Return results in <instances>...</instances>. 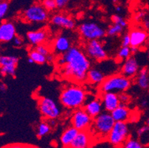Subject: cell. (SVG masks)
<instances>
[{
    "instance_id": "obj_26",
    "label": "cell",
    "mask_w": 149,
    "mask_h": 148,
    "mask_svg": "<svg viewBox=\"0 0 149 148\" xmlns=\"http://www.w3.org/2000/svg\"><path fill=\"white\" fill-rule=\"evenodd\" d=\"M28 57L33 59L34 63L38 64V65H43V64L48 62L47 56L42 55L40 52H38L34 48L31 50L30 52L28 53Z\"/></svg>"
},
{
    "instance_id": "obj_36",
    "label": "cell",
    "mask_w": 149,
    "mask_h": 148,
    "mask_svg": "<svg viewBox=\"0 0 149 148\" xmlns=\"http://www.w3.org/2000/svg\"><path fill=\"white\" fill-rule=\"evenodd\" d=\"M122 46H126L130 47L131 46V37H130L129 33H125L123 36L121 41Z\"/></svg>"
},
{
    "instance_id": "obj_4",
    "label": "cell",
    "mask_w": 149,
    "mask_h": 148,
    "mask_svg": "<svg viewBox=\"0 0 149 148\" xmlns=\"http://www.w3.org/2000/svg\"><path fill=\"white\" fill-rule=\"evenodd\" d=\"M131 79L122 73H115L106 77L100 85V93H120L127 91L131 86Z\"/></svg>"
},
{
    "instance_id": "obj_6",
    "label": "cell",
    "mask_w": 149,
    "mask_h": 148,
    "mask_svg": "<svg viewBox=\"0 0 149 148\" xmlns=\"http://www.w3.org/2000/svg\"><path fill=\"white\" fill-rule=\"evenodd\" d=\"M22 16L26 22L44 23L49 19V12L41 3H34L22 12Z\"/></svg>"
},
{
    "instance_id": "obj_45",
    "label": "cell",
    "mask_w": 149,
    "mask_h": 148,
    "mask_svg": "<svg viewBox=\"0 0 149 148\" xmlns=\"http://www.w3.org/2000/svg\"><path fill=\"white\" fill-rule=\"evenodd\" d=\"M7 89V87L5 84H1L0 85V90L2 92H5Z\"/></svg>"
},
{
    "instance_id": "obj_16",
    "label": "cell",
    "mask_w": 149,
    "mask_h": 148,
    "mask_svg": "<svg viewBox=\"0 0 149 148\" xmlns=\"http://www.w3.org/2000/svg\"><path fill=\"white\" fill-rule=\"evenodd\" d=\"M139 71V66L134 57L131 56L125 60L121 67V73L130 79L136 76Z\"/></svg>"
},
{
    "instance_id": "obj_25",
    "label": "cell",
    "mask_w": 149,
    "mask_h": 148,
    "mask_svg": "<svg viewBox=\"0 0 149 148\" xmlns=\"http://www.w3.org/2000/svg\"><path fill=\"white\" fill-rule=\"evenodd\" d=\"M51 127H52L49 124V122H46V121H43V122H40L36 127V135L39 138L45 137L51 132Z\"/></svg>"
},
{
    "instance_id": "obj_52",
    "label": "cell",
    "mask_w": 149,
    "mask_h": 148,
    "mask_svg": "<svg viewBox=\"0 0 149 148\" xmlns=\"http://www.w3.org/2000/svg\"><path fill=\"white\" fill-rule=\"evenodd\" d=\"M3 1H7V0H0V2H3Z\"/></svg>"
},
{
    "instance_id": "obj_39",
    "label": "cell",
    "mask_w": 149,
    "mask_h": 148,
    "mask_svg": "<svg viewBox=\"0 0 149 148\" xmlns=\"http://www.w3.org/2000/svg\"><path fill=\"white\" fill-rule=\"evenodd\" d=\"M145 16H146V13L143 11H140L135 15L134 19L136 20V22H139L140 20H142L143 18H144Z\"/></svg>"
},
{
    "instance_id": "obj_2",
    "label": "cell",
    "mask_w": 149,
    "mask_h": 148,
    "mask_svg": "<svg viewBox=\"0 0 149 148\" xmlns=\"http://www.w3.org/2000/svg\"><path fill=\"white\" fill-rule=\"evenodd\" d=\"M87 99V92L83 87L79 85L65 87L59 96V101L62 105L68 110L83 108Z\"/></svg>"
},
{
    "instance_id": "obj_35",
    "label": "cell",
    "mask_w": 149,
    "mask_h": 148,
    "mask_svg": "<svg viewBox=\"0 0 149 148\" xmlns=\"http://www.w3.org/2000/svg\"><path fill=\"white\" fill-rule=\"evenodd\" d=\"M119 98H120V104H128L131 101V96L125 92L119 93Z\"/></svg>"
},
{
    "instance_id": "obj_28",
    "label": "cell",
    "mask_w": 149,
    "mask_h": 148,
    "mask_svg": "<svg viewBox=\"0 0 149 148\" xmlns=\"http://www.w3.org/2000/svg\"><path fill=\"white\" fill-rule=\"evenodd\" d=\"M131 47H126V46H122L119 49L118 53H117V59L120 61H125L131 56Z\"/></svg>"
},
{
    "instance_id": "obj_50",
    "label": "cell",
    "mask_w": 149,
    "mask_h": 148,
    "mask_svg": "<svg viewBox=\"0 0 149 148\" xmlns=\"http://www.w3.org/2000/svg\"><path fill=\"white\" fill-rule=\"evenodd\" d=\"M146 124H148V125L149 126V118L147 119V121H146Z\"/></svg>"
},
{
    "instance_id": "obj_29",
    "label": "cell",
    "mask_w": 149,
    "mask_h": 148,
    "mask_svg": "<svg viewBox=\"0 0 149 148\" xmlns=\"http://www.w3.org/2000/svg\"><path fill=\"white\" fill-rule=\"evenodd\" d=\"M123 148H144L143 144L137 139L134 138H129L125 142Z\"/></svg>"
},
{
    "instance_id": "obj_43",
    "label": "cell",
    "mask_w": 149,
    "mask_h": 148,
    "mask_svg": "<svg viewBox=\"0 0 149 148\" xmlns=\"http://www.w3.org/2000/svg\"><path fill=\"white\" fill-rule=\"evenodd\" d=\"M143 25H144V28L146 30H149V20L148 19H145L143 21Z\"/></svg>"
},
{
    "instance_id": "obj_33",
    "label": "cell",
    "mask_w": 149,
    "mask_h": 148,
    "mask_svg": "<svg viewBox=\"0 0 149 148\" xmlns=\"http://www.w3.org/2000/svg\"><path fill=\"white\" fill-rule=\"evenodd\" d=\"M35 50L40 52V54H42V55L45 56H48L51 55V50L49 49V47L47 45H45V44H38V45L35 46L34 47Z\"/></svg>"
},
{
    "instance_id": "obj_30",
    "label": "cell",
    "mask_w": 149,
    "mask_h": 148,
    "mask_svg": "<svg viewBox=\"0 0 149 148\" xmlns=\"http://www.w3.org/2000/svg\"><path fill=\"white\" fill-rule=\"evenodd\" d=\"M41 5L48 12H53L57 9L56 0H41Z\"/></svg>"
},
{
    "instance_id": "obj_20",
    "label": "cell",
    "mask_w": 149,
    "mask_h": 148,
    "mask_svg": "<svg viewBox=\"0 0 149 148\" xmlns=\"http://www.w3.org/2000/svg\"><path fill=\"white\" fill-rule=\"evenodd\" d=\"M48 32L45 29L37 30V31H29L27 33V39L29 43L33 46L38 44H45L48 39Z\"/></svg>"
},
{
    "instance_id": "obj_17",
    "label": "cell",
    "mask_w": 149,
    "mask_h": 148,
    "mask_svg": "<svg viewBox=\"0 0 149 148\" xmlns=\"http://www.w3.org/2000/svg\"><path fill=\"white\" fill-rule=\"evenodd\" d=\"M71 47V40L65 34H60L56 36L53 42V49L54 52L59 56L67 52Z\"/></svg>"
},
{
    "instance_id": "obj_1",
    "label": "cell",
    "mask_w": 149,
    "mask_h": 148,
    "mask_svg": "<svg viewBox=\"0 0 149 148\" xmlns=\"http://www.w3.org/2000/svg\"><path fill=\"white\" fill-rule=\"evenodd\" d=\"M61 73L65 78L77 84L87 80V73L91 63L85 51L77 46L70 47L67 52L60 55L57 61Z\"/></svg>"
},
{
    "instance_id": "obj_32",
    "label": "cell",
    "mask_w": 149,
    "mask_h": 148,
    "mask_svg": "<svg viewBox=\"0 0 149 148\" xmlns=\"http://www.w3.org/2000/svg\"><path fill=\"white\" fill-rule=\"evenodd\" d=\"M111 21L113 24H119L120 26L123 27L124 28H126L128 26V22L123 16H119V15H113L111 16Z\"/></svg>"
},
{
    "instance_id": "obj_18",
    "label": "cell",
    "mask_w": 149,
    "mask_h": 148,
    "mask_svg": "<svg viewBox=\"0 0 149 148\" xmlns=\"http://www.w3.org/2000/svg\"><path fill=\"white\" fill-rule=\"evenodd\" d=\"M131 37V46L140 47L144 45L148 39L147 31L140 28H134L129 33Z\"/></svg>"
},
{
    "instance_id": "obj_21",
    "label": "cell",
    "mask_w": 149,
    "mask_h": 148,
    "mask_svg": "<svg viewBox=\"0 0 149 148\" xmlns=\"http://www.w3.org/2000/svg\"><path fill=\"white\" fill-rule=\"evenodd\" d=\"M111 114L115 122H127L131 118V110L126 104H120Z\"/></svg>"
},
{
    "instance_id": "obj_44",
    "label": "cell",
    "mask_w": 149,
    "mask_h": 148,
    "mask_svg": "<svg viewBox=\"0 0 149 148\" xmlns=\"http://www.w3.org/2000/svg\"><path fill=\"white\" fill-rule=\"evenodd\" d=\"M115 10H116V12H121L122 10H123V7L120 5H116V7H115Z\"/></svg>"
},
{
    "instance_id": "obj_46",
    "label": "cell",
    "mask_w": 149,
    "mask_h": 148,
    "mask_svg": "<svg viewBox=\"0 0 149 148\" xmlns=\"http://www.w3.org/2000/svg\"><path fill=\"white\" fill-rule=\"evenodd\" d=\"M22 148H40V147H38L36 146H34V145H23L22 147Z\"/></svg>"
},
{
    "instance_id": "obj_31",
    "label": "cell",
    "mask_w": 149,
    "mask_h": 148,
    "mask_svg": "<svg viewBox=\"0 0 149 148\" xmlns=\"http://www.w3.org/2000/svg\"><path fill=\"white\" fill-rule=\"evenodd\" d=\"M138 137L141 141H143L144 138H147L148 142L149 141V126L148 124L143 126V127H139L137 130Z\"/></svg>"
},
{
    "instance_id": "obj_11",
    "label": "cell",
    "mask_w": 149,
    "mask_h": 148,
    "mask_svg": "<svg viewBox=\"0 0 149 148\" xmlns=\"http://www.w3.org/2000/svg\"><path fill=\"white\" fill-rule=\"evenodd\" d=\"M19 59L14 56H0V72L3 76H14Z\"/></svg>"
},
{
    "instance_id": "obj_19",
    "label": "cell",
    "mask_w": 149,
    "mask_h": 148,
    "mask_svg": "<svg viewBox=\"0 0 149 148\" xmlns=\"http://www.w3.org/2000/svg\"><path fill=\"white\" fill-rule=\"evenodd\" d=\"M83 108L93 119L100 115L104 109L101 98H93L88 100L84 104Z\"/></svg>"
},
{
    "instance_id": "obj_9",
    "label": "cell",
    "mask_w": 149,
    "mask_h": 148,
    "mask_svg": "<svg viewBox=\"0 0 149 148\" xmlns=\"http://www.w3.org/2000/svg\"><path fill=\"white\" fill-rule=\"evenodd\" d=\"M84 51L90 59L100 62L108 59V53L100 39L88 41L84 46Z\"/></svg>"
},
{
    "instance_id": "obj_40",
    "label": "cell",
    "mask_w": 149,
    "mask_h": 148,
    "mask_svg": "<svg viewBox=\"0 0 149 148\" xmlns=\"http://www.w3.org/2000/svg\"><path fill=\"white\" fill-rule=\"evenodd\" d=\"M22 146L21 145H19V144H15V145H8V146L5 147L3 148H22Z\"/></svg>"
},
{
    "instance_id": "obj_47",
    "label": "cell",
    "mask_w": 149,
    "mask_h": 148,
    "mask_svg": "<svg viewBox=\"0 0 149 148\" xmlns=\"http://www.w3.org/2000/svg\"><path fill=\"white\" fill-rule=\"evenodd\" d=\"M28 63H30V64H33V63H34V62H33V59H31L30 57H28Z\"/></svg>"
},
{
    "instance_id": "obj_41",
    "label": "cell",
    "mask_w": 149,
    "mask_h": 148,
    "mask_svg": "<svg viewBox=\"0 0 149 148\" xmlns=\"http://www.w3.org/2000/svg\"><path fill=\"white\" fill-rule=\"evenodd\" d=\"M140 106L142 107V108H146V107L148 106V101L146 99H143L140 102Z\"/></svg>"
},
{
    "instance_id": "obj_22",
    "label": "cell",
    "mask_w": 149,
    "mask_h": 148,
    "mask_svg": "<svg viewBox=\"0 0 149 148\" xmlns=\"http://www.w3.org/2000/svg\"><path fill=\"white\" fill-rule=\"evenodd\" d=\"M105 73L97 67H91L87 73V80L89 84L93 85H101L102 82L105 80Z\"/></svg>"
},
{
    "instance_id": "obj_12",
    "label": "cell",
    "mask_w": 149,
    "mask_h": 148,
    "mask_svg": "<svg viewBox=\"0 0 149 148\" xmlns=\"http://www.w3.org/2000/svg\"><path fill=\"white\" fill-rule=\"evenodd\" d=\"M51 23L55 27L65 30H73L76 27L74 19L65 13H55L51 17Z\"/></svg>"
},
{
    "instance_id": "obj_8",
    "label": "cell",
    "mask_w": 149,
    "mask_h": 148,
    "mask_svg": "<svg viewBox=\"0 0 149 148\" xmlns=\"http://www.w3.org/2000/svg\"><path fill=\"white\" fill-rule=\"evenodd\" d=\"M40 113L47 120L57 119L61 116V110L56 102L51 98L42 97L38 101Z\"/></svg>"
},
{
    "instance_id": "obj_23",
    "label": "cell",
    "mask_w": 149,
    "mask_h": 148,
    "mask_svg": "<svg viewBox=\"0 0 149 148\" xmlns=\"http://www.w3.org/2000/svg\"><path fill=\"white\" fill-rule=\"evenodd\" d=\"M78 133H79V130L73 126L67 127L62 132L60 137V142L62 146L67 148L71 144V142L74 141Z\"/></svg>"
},
{
    "instance_id": "obj_37",
    "label": "cell",
    "mask_w": 149,
    "mask_h": 148,
    "mask_svg": "<svg viewBox=\"0 0 149 148\" xmlns=\"http://www.w3.org/2000/svg\"><path fill=\"white\" fill-rule=\"evenodd\" d=\"M12 42H13V44L15 47H21V46L23 44V42H24L23 38L21 37L20 36H18V35H17V36H15L14 39H13Z\"/></svg>"
},
{
    "instance_id": "obj_48",
    "label": "cell",
    "mask_w": 149,
    "mask_h": 148,
    "mask_svg": "<svg viewBox=\"0 0 149 148\" xmlns=\"http://www.w3.org/2000/svg\"><path fill=\"white\" fill-rule=\"evenodd\" d=\"M112 2H113V3L114 4H117L119 2V0H112Z\"/></svg>"
},
{
    "instance_id": "obj_10",
    "label": "cell",
    "mask_w": 149,
    "mask_h": 148,
    "mask_svg": "<svg viewBox=\"0 0 149 148\" xmlns=\"http://www.w3.org/2000/svg\"><path fill=\"white\" fill-rule=\"evenodd\" d=\"M93 118L84 109V108L74 110L71 115V124L73 127L80 130H89L93 122Z\"/></svg>"
},
{
    "instance_id": "obj_34",
    "label": "cell",
    "mask_w": 149,
    "mask_h": 148,
    "mask_svg": "<svg viewBox=\"0 0 149 148\" xmlns=\"http://www.w3.org/2000/svg\"><path fill=\"white\" fill-rule=\"evenodd\" d=\"M8 9L9 4L8 0L3 1V2H0V19L4 18L6 16L7 13L8 11Z\"/></svg>"
},
{
    "instance_id": "obj_7",
    "label": "cell",
    "mask_w": 149,
    "mask_h": 148,
    "mask_svg": "<svg viewBox=\"0 0 149 148\" xmlns=\"http://www.w3.org/2000/svg\"><path fill=\"white\" fill-rule=\"evenodd\" d=\"M78 32L81 37L85 41L101 39L106 35V31L101 25L92 22H86L80 24Z\"/></svg>"
},
{
    "instance_id": "obj_13",
    "label": "cell",
    "mask_w": 149,
    "mask_h": 148,
    "mask_svg": "<svg viewBox=\"0 0 149 148\" xmlns=\"http://www.w3.org/2000/svg\"><path fill=\"white\" fill-rule=\"evenodd\" d=\"M93 142V137L89 130H80L67 148H88Z\"/></svg>"
},
{
    "instance_id": "obj_14",
    "label": "cell",
    "mask_w": 149,
    "mask_h": 148,
    "mask_svg": "<svg viewBox=\"0 0 149 148\" xmlns=\"http://www.w3.org/2000/svg\"><path fill=\"white\" fill-rule=\"evenodd\" d=\"M17 36V30L11 22L5 21L0 24V42H12Z\"/></svg>"
},
{
    "instance_id": "obj_15",
    "label": "cell",
    "mask_w": 149,
    "mask_h": 148,
    "mask_svg": "<svg viewBox=\"0 0 149 148\" xmlns=\"http://www.w3.org/2000/svg\"><path fill=\"white\" fill-rule=\"evenodd\" d=\"M101 100L103 108L107 112H112L120 104L118 93H101Z\"/></svg>"
},
{
    "instance_id": "obj_3",
    "label": "cell",
    "mask_w": 149,
    "mask_h": 148,
    "mask_svg": "<svg viewBox=\"0 0 149 148\" xmlns=\"http://www.w3.org/2000/svg\"><path fill=\"white\" fill-rule=\"evenodd\" d=\"M115 122L111 113L107 111L102 112L100 115L93 118L89 131L92 137H96L97 139H107Z\"/></svg>"
},
{
    "instance_id": "obj_5",
    "label": "cell",
    "mask_w": 149,
    "mask_h": 148,
    "mask_svg": "<svg viewBox=\"0 0 149 148\" xmlns=\"http://www.w3.org/2000/svg\"><path fill=\"white\" fill-rule=\"evenodd\" d=\"M129 127L127 122H116L107 137V140L114 147L122 148L129 138Z\"/></svg>"
},
{
    "instance_id": "obj_38",
    "label": "cell",
    "mask_w": 149,
    "mask_h": 148,
    "mask_svg": "<svg viewBox=\"0 0 149 148\" xmlns=\"http://www.w3.org/2000/svg\"><path fill=\"white\" fill-rule=\"evenodd\" d=\"M68 2L69 0H56L57 8H59V9L64 8L68 4Z\"/></svg>"
},
{
    "instance_id": "obj_51",
    "label": "cell",
    "mask_w": 149,
    "mask_h": 148,
    "mask_svg": "<svg viewBox=\"0 0 149 148\" xmlns=\"http://www.w3.org/2000/svg\"><path fill=\"white\" fill-rule=\"evenodd\" d=\"M147 54H148V59H149V47H148V49Z\"/></svg>"
},
{
    "instance_id": "obj_24",
    "label": "cell",
    "mask_w": 149,
    "mask_h": 148,
    "mask_svg": "<svg viewBox=\"0 0 149 148\" xmlns=\"http://www.w3.org/2000/svg\"><path fill=\"white\" fill-rule=\"evenodd\" d=\"M136 83L142 90H147L149 88V73L146 67L139 70L136 76Z\"/></svg>"
},
{
    "instance_id": "obj_49",
    "label": "cell",
    "mask_w": 149,
    "mask_h": 148,
    "mask_svg": "<svg viewBox=\"0 0 149 148\" xmlns=\"http://www.w3.org/2000/svg\"><path fill=\"white\" fill-rule=\"evenodd\" d=\"M146 44H147V46H148V47H149V37H148V40H147V42H146Z\"/></svg>"
},
{
    "instance_id": "obj_42",
    "label": "cell",
    "mask_w": 149,
    "mask_h": 148,
    "mask_svg": "<svg viewBox=\"0 0 149 148\" xmlns=\"http://www.w3.org/2000/svg\"><path fill=\"white\" fill-rule=\"evenodd\" d=\"M131 47V54H134L136 53H137L139 51V47H133V46H130Z\"/></svg>"
},
{
    "instance_id": "obj_27",
    "label": "cell",
    "mask_w": 149,
    "mask_h": 148,
    "mask_svg": "<svg viewBox=\"0 0 149 148\" xmlns=\"http://www.w3.org/2000/svg\"><path fill=\"white\" fill-rule=\"evenodd\" d=\"M124 31V28L119 24H112L111 25H110L106 31V35L108 36H116L118 35L121 34Z\"/></svg>"
}]
</instances>
